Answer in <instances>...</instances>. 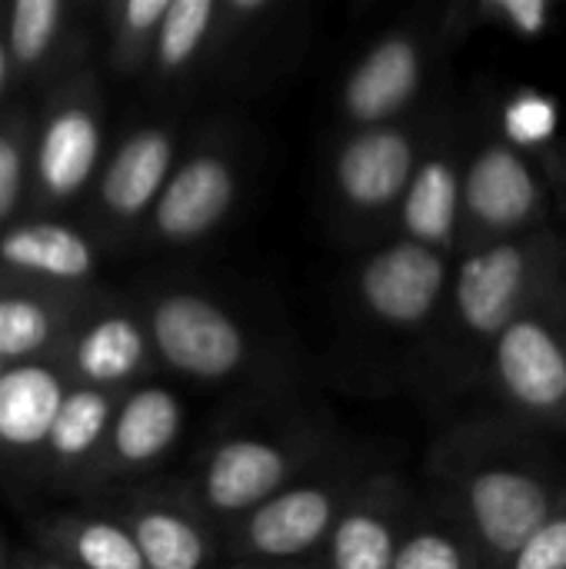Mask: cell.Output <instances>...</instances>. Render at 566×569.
<instances>
[{
	"label": "cell",
	"mask_w": 566,
	"mask_h": 569,
	"mask_svg": "<svg viewBox=\"0 0 566 569\" xmlns=\"http://www.w3.org/2000/svg\"><path fill=\"white\" fill-rule=\"evenodd\" d=\"M430 507L477 550L484 569H504L564 497L554 457L507 427L467 423L430 453Z\"/></svg>",
	"instance_id": "6da1fadb"
},
{
	"label": "cell",
	"mask_w": 566,
	"mask_h": 569,
	"mask_svg": "<svg viewBox=\"0 0 566 569\" xmlns=\"http://www.w3.org/2000/svg\"><path fill=\"white\" fill-rule=\"evenodd\" d=\"M337 447L334 427L320 417L224 427L197 450L180 483L193 507L224 530L300 480Z\"/></svg>",
	"instance_id": "7a4b0ae2"
},
{
	"label": "cell",
	"mask_w": 566,
	"mask_h": 569,
	"mask_svg": "<svg viewBox=\"0 0 566 569\" xmlns=\"http://www.w3.org/2000/svg\"><path fill=\"white\" fill-rule=\"evenodd\" d=\"M133 307L143 320L157 370L193 387H230L260 367V340L217 293L193 283H147Z\"/></svg>",
	"instance_id": "3957f363"
},
{
	"label": "cell",
	"mask_w": 566,
	"mask_h": 569,
	"mask_svg": "<svg viewBox=\"0 0 566 569\" xmlns=\"http://www.w3.org/2000/svg\"><path fill=\"white\" fill-rule=\"evenodd\" d=\"M564 260L560 237L540 227L460 247L444 300L447 337L457 347V357L474 360L477 373H484L490 343Z\"/></svg>",
	"instance_id": "277c9868"
},
{
	"label": "cell",
	"mask_w": 566,
	"mask_h": 569,
	"mask_svg": "<svg viewBox=\"0 0 566 569\" xmlns=\"http://www.w3.org/2000/svg\"><path fill=\"white\" fill-rule=\"evenodd\" d=\"M107 147L103 83L97 67L83 63L40 90V100L33 103L27 213L57 217V210L87 197Z\"/></svg>",
	"instance_id": "5b68a950"
},
{
	"label": "cell",
	"mask_w": 566,
	"mask_h": 569,
	"mask_svg": "<svg viewBox=\"0 0 566 569\" xmlns=\"http://www.w3.org/2000/svg\"><path fill=\"white\" fill-rule=\"evenodd\" d=\"M484 373L524 423L566 430V260L490 343Z\"/></svg>",
	"instance_id": "8992f818"
},
{
	"label": "cell",
	"mask_w": 566,
	"mask_h": 569,
	"mask_svg": "<svg viewBox=\"0 0 566 569\" xmlns=\"http://www.w3.org/2000/svg\"><path fill=\"white\" fill-rule=\"evenodd\" d=\"M374 467L364 453L337 447L300 480L274 493L267 503L250 510L220 530L224 563L227 560H310L327 543L340 510L350 503L357 487Z\"/></svg>",
	"instance_id": "52a82bcc"
},
{
	"label": "cell",
	"mask_w": 566,
	"mask_h": 569,
	"mask_svg": "<svg viewBox=\"0 0 566 569\" xmlns=\"http://www.w3.org/2000/svg\"><path fill=\"white\" fill-rule=\"evenodd\" d=\"M244 197V150L227 127H207L177 153L140 230L153 250H193L217 237Z\"/></svg>",
	"instance_id": "ba28073f"
},
{
	"label": "cell",
	"mask_w": 566,
	"mask_h": 569,
	"mask_svg": "<svg viewBox=\"0 0 566 569\" xmlns=\"http://www.w3.org/2000/svg\"><path fill=\"white\" fill-rule=\"evenodd\" d=\"M177 153L180 130L173 120L133 123L107 147L87 190V230L103 250L140 240Z\"/></svg>",
	"instance_id": "9c48e42d"
},
{
	"label": "cell",
	"mask_w": 566,
	"mask_h": 569,
	"mask_svg": "<svg viewBox=\"0 0 566 569\" xmlns=\"http://www.w3.org/2000/svg\"><path fill=\"white\" fill-rule=\"evenodd\" d=\"M187 430V403L163 380L127 390L113 410L107 437L77 490V503H97L143 480L160 477Z\"/></svg>",
	"instance_id": "30bf717a"
},
{
	"label": "cell",
	"mask_w": 566,
	"mask_h": 569,
	"mask_svg": "<svg viewBox=\"0 0 566 569\" xmlns=\"http://www.w3.org/2000/svg\"><path fill=\"white\" fill-rule=\"evenodd\" d=\"M424 150L427 137L404 120L347 130L330 157V197L337 213L360 230L387 223Z\"/></svg>",
	"instance_id": "8fae6325"
},
{
	"label": "cell",
	"mask_w": 566,
	"mask_h": 569,
	"mask_svg": "<svg viewBox=\"0 0 566 569\" xmlns=\"http://www.w3.org/2000/svg\"><path fill=\"white\" fill-rule=\"evenodd\" d=\"M454 260L404 237L374 247L354 270L350 300L357 313L387 333L427 330L444 310Z\"/></svg>",
	"instance_id": "7c38bea8"
},
{
	"label": "cell",
	"mask_w": 566,
	"mask_h": 569,
	"mask_svg": "<svg viewBox=\"0 0 566 569\" xmlns=\"http://www.w3.org/2000/svg\"><path fill=\"white\" fill-rule=\"evenodd\" d=\"M130 533L147 569H217L220 530L193 507L180 477H153L97 500Z\"/></svg>",
	"instance_id": "4fadbf2b"
},
{
	"label": "cell",
	"mask_w": 566,
	"mask_h": 569,
	"mask_svg": "<svg viewBox=\"0 0 566 569\" xmlns=\"http://www.w3.org/2000/svg\"><path fill=\"white\" fill-rule=\"evenodd\" d=\"M70 387L127 393L157 380V360L130 297L103 290L50 360Z\"/></svg>",
	"instance_id": "5bb4252c"
},
{
	"label": "cell",
	"mask_w": 566,
	"mask_h": 569,
	"mask_svg": "<svg viewBox=\"0 0 566 569\" xmlns=\"http://www.w3.org/2000/svg\"><path fill=\"white\" fill-rule=\"evenodd\" d=\"M3 47L13 87L37 93L90 63L97 53L93 3L13 0L3 3Z\"/></svg>",
	"instance_id": "9a60e30c"
},
{
	"label": "cell",
	"mask_w": 566,
	"mask_h": 569,
	"mask_svg": "<svg viewBox=\"0 0 566 569\" xmlns=\"http://www.w3.org/2000/svg\"><path fill=\"white\" fill-rule=\"evenodd\" d=\"M544 183L527 157L504 140L484 143L460 173V247L537 230Z\"/></svg>",
	"instance_id": "2e32d148"
},
{
	"label": "cell",
	"mask_w": 566,
	"mask_h": 569,
	"mask_svg": "<svg viewBox=\"0 0 566 569\" xmlns=\"http://www.w3.org/2000/svg\"><path fill=\"white\" fill-rule=\"evenodd\" d=\"M430 70V47L420 30L380 33L344 73L340 117L354 127L397 123L420 97Z\"/></svg>",
	"instance_id": "e0dca14e"
},
{
	"label": "cell",
	"mask_w": 566,
	"mask_h": 569,
	"mask_svg": "<svg viewBox=\"0 0 566 569\" xmlns=\"http://www.w3.org/2000/svg\"><path fill=\"white\" fill-rule=\"evenodd\" d=\"M417 510L414 487L400 473L374 467L340 510L317 560L327 569H390Z\"/></svg>",
	"instance_id": "ac0fdd59"
},
{
	"label": "cell",
	"mask_w": 566,
	"mask_h": 569,
	"mask_svg": "<svg viewBox=\"0 0 566 569\" xmlns=\"http://www.w3.org/2000/svg\"><path fill=\"white\" fill-rule=\"evenodd\" d=\"M103 243L63 217L23 213L0 230V277L47 287H97Z\"/></svg>",
	"instance_id": "d6986e66"
},
{
	"label": "cell",
	"mask_w": 566,
	"mask_h": 569,
	"mask_svg": "<svg viewBox=\"0 0 566 569\" xmlns=\"http://www.w3.org/2000/svg\"><path fill=\"white\" fill-rule=\"evenodd\" d=\"M50 360L10 363L0 377V480L33 487L50 427L67 393Z\"/></svg>",
	"instance_id": "ffe728a7"
},
{
	"label": "cell",
	"mask_w": 566,
	"mask_h": 569,
	"mask_svg": "<svg viewBox=\"0 0 566 569\" xmlns=\"http://www.w3.org/2000/svg\"><path fill=\"white\" fill-rule=\"evenodd\" d=\"M103 287H47L0 277V360H53L77 320L97 303Z\"/></svg>",
	"instance_id": "44dd1931"
},
{
	"label": "cell",
	"mask_w": 566,
	"mask_h": 569,
	"mask_svg": "<svg viewBox=\"0 0 566 569\" xmlns=\"http://www.w3.org/2000/svg\"><path fill=\"white\" fill-rule=\"evenodd\" d=\"M220 0H170L160 20L143 87L157 100L183 97L193 83L210 77L217 47Z\"/></svg>",
	"instance_id": "7402d4cb"
},
{
	"label": "cell",
	"mask_w": 566,
	"mask_h": 569,
	"mask_svg": "<svg viewBox=\"0 0 566 569\" xmlns=\"http://www.w3.org/2000/svg\"><path fill=\"white\" fill-rule=\"evenodd\" d=\"M123 393L93 390V387H67L57 420L50 427L33 487H47L53 493L77 497L103 437L113 420V410Z\"/></svg>",
	"instance_id": "603a6c76"
},
{
	"label": "cell",
	"mask_w": 566,
	"mask_h": 569,
	"mask_svg": "<svg viewBox=\"0 0 566 569\" xmlns=\"http://www.w3.org/2000/svg\"><path fill=\"white\" fill-rule=\"evenodd\" d=\"M460 173L454 147L427 143L394 213L397 237L454 257L460 243Z\"/></svg>",
	"instance_id": "cb8c5ba5"
},
{
	"label": "cell",
	"mask_w": 566,
	"mask_h": 569,
	"mask_svg": "<svg viewBox=\"0 0 566 569\" xmlns=\"http://www.w3.org/2000/svg\"><path fill=\"white\" fill-rule=\"evenodd\" d=\"M33 547L70 569H147L130 533L100 503L50 510L30 527Z\"/></svg>",
	"instance_id": "d4e9b609"
},
{
	"label": "cell",
	"mask_w": 566,
	"mask_h": 569,
	"mask_svg": "<svg viewBox=\"0 0 566 569\" xmlns=\"http://www.w3.org/2000/svg\"><path fill=\"white\" fill-rule=\"evenodd\" d=\"M170 0H103L93 3V33L103 67L127 83H140Z\"/></svg>",
	"instance_id": "484cf974"
},
{
	"label": "cell",
	"mask_w": 566,
	"mask_h": 569,
	"mask_svg": "<svg viewBox=\"0 0 566 569\" xmlns=\"http://www.w3.org/2000/svg\"><path fill=\"white\" fill-rule=\"evenodd\" d=\"M390 569H484L470 540L444 520L427 500H420Z\"/></svg>",
	"instance_id": "4316f807"
},
{
	"label": "cell",
	"mask_w": 566,
	"mask_h": 569,
	"mask_svg": "<svg viewBox=\"0 0 566 569\" xmlns=\"http://www.w3.org/2000/svg\"><path fill=\"white\" fill-rule=\"evenodd\" d=\"M30 140H33V103L10 100L0 110V230L27 213Z\"/></svg>",
	"instance_id": "83f0119b"
},
{
	"label": "cell",
	"mask_w": 566,
	"mask_h": 569,
	"mask_svg": "<svg viewBox=\"0 0 566 569\" xmlns=\"http://www.w3.org/2000/svg\"><path fill=\"white\" fill-rule=\"evenodd\" d=\"M560 130V103L540 90H517L500 107V140L514 150L547 147Z\"/></svg>",
	"instance_id": "f1b7e54d"
},
{
	"label": "cell",
	"mask_w": 566,
	"mask_h": 569,
	"mask_svg": "<svg viewBox=\"0 0 566 569\" xmlns=\"http://www.w3.org/2000/svg\"><path fill=\"white\" fill-rule=\"evenodd\" d=\"M504 569H566V490L550 517L530 533Z\"/></svg>",
	"instance_id": "f546056e"
},
{
	"label": "cell",
	"mask_w": 566,
	"mask_h": 569,
	"mask_svg": "<svg viewBox=\"0 0 566 569\" xmlns=\"http://www.w3.org/2000/svg\"><path fill=\"white\" fill-rule=\"evenodd\" d=\"M474 17L487 27H500L514 37L537 40L547 33L550 7L544 0H480L474 7Z\"/></svg>",
	"instance_id": "4dcf8cb0"
},
{
	"label": "cell",
	"mask_w": 566,
	"mask_h": 569,
	"mask_svg": "<svg viewBox=\"0 0 566 569\" xmlns=\"http://www.w3.org/2000/svg\"><path fill=\"white\" fill-rule=\"evenodd\" d=\"M217 569H327L317 557L310 560H227Z\"/></svg>",
	"instance_id": "1f68e13d"
},
{
	"label": "cell",
	"mask_w": 566,
	"mask_h": 569,
	"mask_svg": "<svg viewBox=\"0 0 566 569\" xmlns=\"http://www.w3.org/2000/svg\"><path fill=\"white\" fill-rule=\"evenodd\" d=\"M10 569H70V567H63L60 560H53V557H47V553H40V550L33 547V550L13 553Z\"/></svg>",
	"instance_id": "d6a6232c"
},
{
	"label": "cell",
	"mask_w": 566,
	"mask_h": 569,
	"mask_svg": "<svg viewBox=\"0 0 566 569\" xmlns=\"http://www.w3.org/2000/svg\"><path fill=\"white\" fill-rule=\"evenodd\" d=\"M10 90H13V77H10V60L3 47V3H0V110L10 103Z\"/></svg>",
	"instance_id": "836d02e7"
},
{
	"label": "cell",
	"mask_w": 566,
	"mask_h": 569,
	"mask_svg": "<svg viewBox=\"0 0 566 569\" xmlns=\"http://www.w3.org/2000/svg\"><path fill=\"white\" fill-rule=\"evenodd\" d=\"M10 560H13V550H10L7 537L0 533V569H10Z\"/></svg>",
	"instance_id": "e575fe53"
},
{
	"label": "cell",
	"mask_w": 566,
	"mask_h": 569,
	"mask_svg": "<svg viewBox=\"0 0 566 569\" xmlns=\"http://www.w3.org/2000/svg\"><path fill=\"white\" fill-rule=\"evenodd\" d=\"M3 370H7V363H3V360H0V377H3Z\"/></svg>",
	"instance_id": "d590c367"
}]
</instances>
